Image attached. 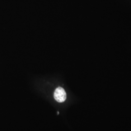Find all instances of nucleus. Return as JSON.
Instances as JSON below:
<instances>
[{"label":"nucleus","mask_w":131,"mask_h":131,"mask_svg":"<svg viewBox=\"0 0 131 131\" xmlns=\"http://www.w3.org/2000/svg\"><path fill=\"white\" fill-rule=\"evenodd\" d=\"M54 98L59 103L65 102L67 98V94L65 90L61 87L57 88L54 93Z\"/></svg>","instance_id":"1"}]
</instances>
